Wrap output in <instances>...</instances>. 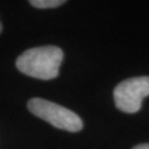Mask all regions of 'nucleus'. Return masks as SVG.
Returning a JSON list of instances; mask_svg holds the SVG:
<instances>
[{
  "instance_id": "nucleus-5",
  "label": "nucleus",
  "mask_w": 149,
  "mask_h": 149,
  "mask_svg": "<svg viewBox=\"0 0 149 149\" xmlns=\"http://www.w3.org/2000/svg\"><path fill=\"white\" fill-rule=\"evenodd\" d=\"M133 149H149V144H139L135 146Z\"/></svg>"
},
{
  "instance_id": "nucleus-1",
  "label": "nucleus",
  "mask_w": 149,
  "mask_h": 149,
  "mask_svg": "<svg viewBox=\"0 0 149 149\" xmlns=\"http://www.w3.org/2000/svg\"><path fill=\"white\" fill-rule=\"evenodd\" d=\"M63 61V51L54 45H44L24 51L16 61L23 74L40 80H52L59 74Z\"/></svg>"
},
{
  "instance_id": "nucleus-4",
  "label": "nucleus",
  "mask_w": 149,
  "mask_h": 149,
  "mask_svg": "<svg viewBox=\"0 0 149 149\" xmlns=\"http://www.w3.org/2000/svg\"><path fill=\"white\" fill-rule=\"evenodd\" d=\"M30 3L36 8L49 9V8H56L65 3V1L64 0H31Z\"/></svg>"
},
{
  "instance_id": "nucleus-2",
  "label": "nucleus",
  "mask_w": 149,
  "mask_h": 149,
  "mask_svg": "<svg viewBox=\"0 0 149 149\" xmlns=\"http://www.w3.org/2000/svg\"><path fill=\"white\" fill-rule=\"evenodd\" d=\"M28 109L37 117L59 129L76 133L83 128V122L79 115L53 102L43 98H31L28 102Z\"/></svg>"
},
{
  "instance_id": "nucleus-3",
  "label": "nucleus",
  "mask_w": 149,
  "mask_h": 149,
  "mask_svg": "<svg viewBox=\"0 0 149 149\" xmlns=\"http://www.w3.org/2000/svg\"><path fill=\"white\" fill-rule=\"evenodd\" d=\"M146 96H149V76L127 79L120 82L114 90L116 107L128 114L138 112Z\"/></svg>"
},
{
  "instance_id": "nucleus-6",
  "label": "nucleus",
  "mask_w": 149,
  "mask_h": 149,
  "mask_svg": "<svg viewBox=\"0 0 149 149\" xmlns=\"http://www.w3.org/2000/svg\"><path fill=\"white\" fill-rule=\"evenodd\" d=\"M1 30H2V26H1V23H0V33H1Z\"/></svg>"
}]
</instances>
